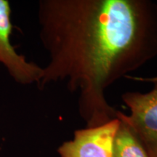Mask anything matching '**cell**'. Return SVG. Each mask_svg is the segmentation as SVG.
<instances>
[{"mask_svg":"<svg viewBox=\"0 0 157 157\" xmlns=\"http://www.w3.org/2000/svg\"><path fill=\"white\" fill-rule=\"evenodd\" d=\"M122 101L130 114L118 111L117 118L132 129L148 157H157V82L150 92H127Z\"/></svg>","mask_w":157,"mask_h":157,"instance_id":"obj_2","label":"cell"},{"mask_svg":"<svg viewBox=\"0 0 157 157\" xmlns=\"http://www.w3.org/2000/svg\"><path fill=\"white\" fill-rule=\"evenodd\" d=\"M39 38L50 61L38 84L78 93L87 127L117 119L105 90L157 56V3L150 0H41Z\"/></svg>","mask_w":157,"mask_h":157,"instance_id":"obj_1","label":"cell"},{"mask_svg":"<svg viewBox=\"0 0 157 157\" xmlns=\"http://www.w3.org/2000/svg\"><path fill=\"white\" fill-rule=\"evenodd\" d=\"M119 124L117 118L101 126L77 129L72 140L60 146L58 154L60 157H113V140Z\"/></svg>","mask_w":157,"mask_h":157,"instance_id":"obj_4","label":"cell"},{"mask_svg":"<svg viewBox=\"0 0 157 157\" xmlns=\"http://www.w3.org/2000/svg\"><path fill=\"white\" fill-rule=\"evenodd\" d=\"M11 12L9 2L0 0V63L16 83L38 85L42 76L43 68L29 62L24 56L17 53L10 42L13 28Z\"/></svg>","mask_w":157,"mask_h":157,"instance_id":"obj_3","label":"cell"},{"mask_svg":"<svg viewBox=\"0 0 157 157\" xmlns=\"http://www.w3.org/2000/svg\"><path fill=\"white\" fill-rule=\"evenodd\" d=\"M113 157H148L132 129L121 121L113 140Z\"/></svg>","mask_w":157,"mask_h":157,"instance_id":"obj_5","label":"cell"}]
</instances>
